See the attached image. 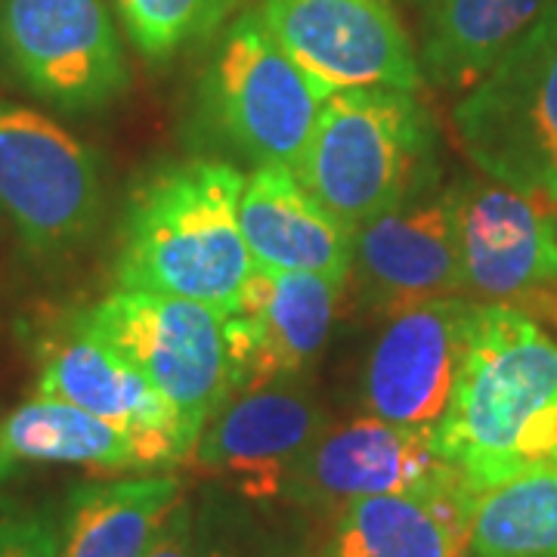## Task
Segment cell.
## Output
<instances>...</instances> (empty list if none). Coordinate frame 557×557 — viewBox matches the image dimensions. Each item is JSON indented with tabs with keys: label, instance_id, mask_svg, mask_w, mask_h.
<instances>
[{
	"label": "cell",
	"instance_id": "obj_26",
	"mask_svg": "<svg viewBox=\"0 0 557 557\" xmlns=\"http://www.w3.org/2000/svg\"><path fill=\"white\" fill-rule=\"evenodd\" d=\"M143 557H201L199 505L183 496L161 520L159 533Z\"/></svg>",
	"mask_w": 557,
	"mask_h": 557
},
{
	"label": "cell",
	"instance_id": "obj_17",
	"mask_svg": "<svg viewBox=\"0 0 557 557\" xmlns=\"http://www.w3.org/2000/svg\"><path fill=\"white\" fill-rule=\"evenodd\" d=\"M174 434L134 431L72 403L32 397L0 418V480L32 465H78L94 471H156L186 461Z\"/></svg>",
	"mask_w": 557,
	"mask_h": 557
},
{
	"label": "cell",
	"instance_id": "obj_6",
	"mask_svg": "<svg viewBox=\"0 0 557 557\" xmlns=\"http://www.w3.org/2000/svg\"><path fill=\"white\" fill-rule=\"evenodd\" d=\"M78 317L171 403L196 449L205 424L233 397L226 317L199 300L131 288H115Z\"/></svg>",
	"mask_w": 557,
	"mask_h": 557
},
{
	"label": "cell",
	"instance_id": "obj_25",
	"mask_svg": "<svg viewBox=\"0 0 557 557\" xmlns=\"http://www.w3.org/2000/svg\"><path fill=\"white\" fill-rule=\"evenodd\" d=\"M0 557H60L57 520L13 498H0Z\"/></svg>",
	"mask_w": 557,
	"mask_h": 557
},
{
	"label": "cell",
	"instance_id": "obj_4",
	"mask_svg": "<svg viewBox=\"0 0 557 557\" xmlns=\"http://www.w3.org/2000/svg\"><path fill=\"white\" fill-rule=\"evenodd\" d=\"M325 94L292 60L258 13L230 22L199 78V119L255 168H295L313 137Z\"/></svg>",
	"mask_w": 557,
	"mask_h": 557
},
{
	"label": "cell",
	"instance_id": "obj_11",
	"mask_svg": "<svg viewBox=\"0 0 557 557\" xmlns=\"http://www.w3.org/2000/svg\"><path fill=\"white\" fill-rule=\"evenodd\" d=\"M332 424L304 379L242 387L205 424L189 461L248 502H273L282 480Z\"/></svg>",
	"mask_w": 557,
	"mask_h": 557
},
{
	"label": "cell",
	"instance_id": "obj_23",
	"mask_svg": "<svg viewBox=\"0 0 557 557\" xmlns=\"http://www.w3.org/2000/svg\"><path fill=\"white\" fill-rule=\"evenodd\" d=\"M245 0H112L127 40L152 65L208 44L236 20Z\"/></svg>",
	"mask_w": 557,
	"mask_h": 557
},
{
	"label": "cell",
	"instance_id": "obj_3",
	"mask_svg": "<svg viewBox=\"0 0 557 557\" xmlns=\"http://www.w3.org/2000/svg\"><path fill=\"white\" fill-rule=\"evenodd\" d=\"M437 131L416 90L354 87L325 97L313 137L292 168L341 223H362L437 183Z\"/></svg>",
	"mask_w": 557,
	"mask_h": 557
},
{
	"label": "cell",
	"instance_id": "obj_1",
	"mask_svg": "<svg viewBox=\"0 0 557 557\" xmlns=\"http://www.w3.org/2000/svg\"><path fill=\"white\" fill-rule=\"evenodd\" d=\"M434 446L478 490L557 461V341L536 319L478 300Z\"/></svg>",
	"mask_w": 557,
	"mask_h": 557
},
{
	"label": "cell",
	"instance_id": "obj_22",
	"mask_svg": "<svg viewBox=\"0 0 557 557\" xmlns=\"http://www.w3.org/2000/svg\"><path fill=\"white\" fill-rule=\"evenodd\" d=\"M468 557H557V461L478 490Z\"/></svg>",
	"mask_w": 557,
	"mask_h": 557
},
{
	"label": "cell",
	"instance_id": "obj_2",
	"mask_svg": "<svg viewBox=\"0 0 557 557\" xmlns=\"http://www.w3.org/2000/svg\"><path fill=\"white\" fill-rule=\"evenodd\" d=\"M242 189L245 174L230 161L186 159L152 171L121 218L115 285L233 317L255 270L239 230Z\"/></svg>",
	"mask_w": 557,
	"mask_h": 557
},
{
	"label": "cell",
	"instance_id": "obj_8",
	"mask_svg": "<svg viewBox=\"0 0 557 557\" xmlns=\"http://www.w3.org/2000/svg\"><path fill=\"white\" fill-rule=\"evenodd\" d=\"M0 214L35 258L78 251L102 214L97 156L60 121L10 100H0Z\"/></svg>",
	"mask_w": 557,
	"mask_h": 557
},
{
	"label": "cell",
	"instance_id": "obj_14",
	"mask_svg": "<svg viewBox=\"0 0 557 557\" xmlns=\"http://www.w3.org/2000/svg\"><path fill=\"white\" fill-rule=\"evenodd\" d=\"M446 465L449 461L440 458L431 431L359 416L322 431V437L285 474L278 498L304 511L338 515L357 498L428 483Z\"/></svg>",
	"mask_w": 557,
	"mask_h": 557
},
{
	"label": "cell",
	"instance_id": "obj_19",
	"mask_svg": "<svg viewBox=\"0 0 557 557\" xmlns=\"http://www.w3.org/2000/svg\"><path fill=\"white\" fill-rule=\"evenodd\" d=\"M38 362L35 397L72 403L121 428L168 431L193 456L171 403L115 347L90 332L78 313H72L57 332L44 338Z\"/></svg>",
	"mask_w": 557,
	"mask_h": 557
},
{
	"label": "cell",
	"instance_id": "obj_7",
	"mask_svg": "<svg viewBox=\"0 0 557 557\" xmlns=\"http://www.w3.org/2000/svg\"><path fill=\"white\" fill-rule=\"evenodd\" d=\"M0 65L62 115H97L131 90V62L106 0H0Z\"/></svg>",
	"mask_w": 557,
	"mask_h": 557
},
{
	"label": "cell",
	"instance_id": "obj_21",
	"mask_svg": "<svg viewBox=\"0 0 557 557\" xmlns=\"http://www.w3.org/2000/svg\"><path fill=\"white\" fill-rule=\"evenodd\" d=\"M183 496L174 474L78 483L57 523L60 557H143Z\"/></svg>",
	"mask_w": 557,
	"mask_h": 557
},
{
	"label": "cell",
	"instance_id": "obj_12",
	"mask_svg": "<svg viewBox=\"0 0 557 557\" xmlns=\"http://www.w3.org/2000/svg\"><path fill=\"white\" fill-rule=\"evenodd\" d=\"M478 300L449 295L387 317L362 372L366 416L431 431L449 406Z\"/></svg>",
	"mask_w": 557,
	"mask_h": 557
},
{
	"label": "cell",
	"instance_id": "obj_20",
	"mask_svg": "<svg viewBox=\"0 0 557 557\" xmlns=\"http://www.w3.org/2000/svg\"><path fill=\"white\" fill-rule=\"evenodd\" d=\"M421 78L468 94L496 69L552 0H418Z\"/></svg>",
	"mask_w": 557,
	"mask_h": 557
},
{
	"label": "cell",
	"instance_id": "obj_18",
	"mask_svg": "<svg viewBox=\"0 0 557 557\" xmlns=\"http://www.w3.org/2000/svg\"><path fill=\"white\" fill-rule=\"evenodd\" d=\"M239 230L260 270L317 273L347 285L357 230L319 205L285 164L255 168L239 199Z\"/></svg>",
	"mask_w": 557,
	"mask_h": 557
},
{
	"label": "cell",
	"instance_id": "obj_24",
	"mask_svg": "<svg viewBox=\"0 0 557 557\" xmlns=\"http://www.w3.org/2000/svg\"><path fill=\"white\" fill-rule=\"evenodd\" d=\"M201 557H304L295 536L270 527L230 490H208L199 502Z\"/></svg>",
	"mask_w": 557,
	"mask_h": 557
},
{
	"label": "cell",
	"instance_id": "obj_5",
	"mask_svg": "<svg viewBox=\"0 0 557 557\" xmlns=\"http://www.w3.org/2000/svg\"><path fill=\"white\" fill-rule=\"evenodd\" d=\"M453 124L483 177L557 201V0L461 94Z\"/></svg>",
	"mask_w": 557,
	"mask_h": 557
},
{
	"label": "cell",
	"instance_id": "obj_15",
	"mask_svg": "<svg viewBox=\"0 0 557 557\" xmlns=\"http://www.w3.org/2000/svg\"><path fill=\"white\" fill-rule=\"evenodd\" d=\"M344 285L317 273L255 267L239 310L226 317L233 394L263 381L304 379L322 354Z\"/></svg>",
	"mask_w": 557,
	"mask_h": 557
},
{
	"label": "cell",
	"instance_id": "obj_9",
	"mask_svg": "<svg viewBox=\"0 0 557 557\" xmlns=\"http://www.w3.org/2000/svg\"><path fill=\"white\" fill-rule=\"evenodd\" d=\"M461 295L502 304L557 332V201L498 180H458Z\"/></svg>",
	"mask_w": 557,
	"mask_h": 557
},
{
	"label": "cell",
	"instance_id": "obj_13",
	"mask_svg": "<svg viewBox=\"0 0 557 557\" xmlns=\"http://www.w3.org/2000/svg\"><path fill=\"white\" fill-rule=\"evenodd\" d=\"M434 186L418 189L357 230L354 276L366 304L381 317L461 295L453 186Z\"/></svg>",
	"mask_w": 557,
	"mask_h": 557
},
{
	"label": "cell",
	"instance_id": "obj_10",
	"mask_svg": "<svg viewBox=\"0 0 557 557\" xmlns=\"http://www.w3.org/2000/svg\"><path fill=\"white\" fill-rule=\"evenodd\" d=\"M255 13L325 94L424 84L394 0H260Z\"/></svg>",
	"mask_w": 557,
	"mask_h": 557
},
{
	"label": "cell",
	"instance_id": "obj_16",
	"mask_svg": "<svg viewBox=\"0 0 557 557\" xmlns=\"http://www.w3.org/2000/svg\"><path fill=\"white\" fill-rule=\"evenodd\" d=\"M474 498L478 486L446 465L412 490L344 505L319 557H468Z\"/></svg>",
	"mask_w": 557,
	"mask_h": 557
}]
</instances>
